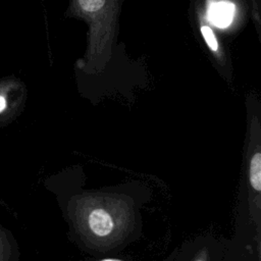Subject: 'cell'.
Returning a JSON list of instances; mask_svg holds the SVG:
<instances>
[{
    "label": "cell",
    "instance_id": "1",
    "mask_svg": "<svg viewBox=\"0 0 261 261\" xmlns=\"http://www.w3.org/2000/svg\"><path fill=\"white\" fill-rule=\"evenodd\" d=\"M25 88L13 75L0 79V128L12 122L21 111Z\"/></svg>",
    "mask_w": 261,
    "mask_h": 261
},
{
    "label": "cell",
    "instance_id": "2",
    "mask_svg": "<svg viewBox=\"0 0 261 261\" xmlns=\"http://www.w3.org/2000/svg\"><path fill=\"white\" fill-rule=\"evenodd\" d=\"M89 226L94 234L106 237L113 229V221L107 211L104 209H95L89 215Z\"/></svg>",
    "mask_w": 261,
    "mask_h": 261
},
{
    "label": "cell",
    "instance_id": "3",
    "mask_svg": "<svg viewBox=\"0 0 261 261\" xmlns=\"http://www.w3.org/2000/svg\"><path fill=\"white\" fill-rule=\"evenodd\" d=\"M17 247L11 233L0 224V261H11L16 259Z\"/></svg>",
    "mask_w": 261,
    "mask_h": 261
},
{
    "label": "cell",
    "instance_id": "4",
    "mask_svg": "<svg viewBox=\"0 0 261 261\" xmlns=\"http://www.w3.org/2000/svg\"><path fill=\"white\" fill-rule=\"evenodd\" d=\"M198 16H199L200 31H201L203 39L205 40L207 46L210 48L211 51L217 52L219 49V44H218L217 38L215 36V33H214L212 27L210 25L206 15L202 11H199Z\"/></svg>",
    "mask_w": 261,
    "mask_h": 261
},
{
    "label": "cell",
    "instance_id": "5",
    "mask_svg": "<svg viewBox=\"0 0 261 261\" xmlns=\"http://www.w3.org/2000/svg\"><path fill=\"white\" fill-rule=\"evenodd\" d=\"M250 184L255 191L259 192L261 190V154L259 152L251 159Z\"/></svg>",
    "mask_w": 261,
    "mask_h": 261
}]
</instances>
